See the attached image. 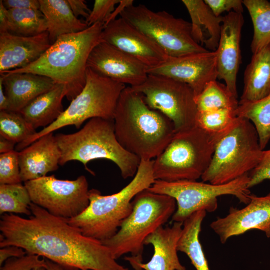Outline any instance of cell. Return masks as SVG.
<instances>
[{
    "mask_svg": "<svg viewBox=\"0 0 270 270\" xmlns=\"http://www.w3.org/2000/svg\"><path fill=\"white\" fill-rule=\"evenodd\" d=\"M134 0H120L118 6H117L114 12L112 14L106 24H104V26L108 24L111 22L117 19V16H120L122 12L127 8L134 5Z\"/></svg>",
    "mask_w": 270,
    "mask_h": 270,
    "instance_id": "cell-43",
    "label": "cell"
},
{
    "mask_svg": "<svg viewBox=\"0 0 270 270\" xmlns=\"http://www.w3.org/2000/svg\"><path fill=\"white\" fill-rule=\"evenodd\" d=\"M148 74L166 76L185 83L193 90L196 97L210 82L216 80V52L170 57L160 65L148 70Z\"/></svg>",
    "mask_w": 270,
    "mask_h": 270,
    "instance_id": "cell-15",
    "label": "cell"
},
{
    "mask_svg": "<svg viewBox=\"0 0 270 270\" xmlns=\"http://www.w3.org/2000/svg\"><path fill=\"white\" fill-rule=\"evenodd\" d=\"M225 134H212L196 126L176 132L154 160L156 180L174 182L202 178L210 166L218 142Z\"/></svg>",
    "mask_w": 270,
    "mask_h": 270,
    "instance_id": "cell-7",
    "label": "cell"
},
{
    "mask_svg": "<svg viewBox=\"0 0 270 270\" xmlns=\"http://www.w3.org/2000/svg\"><path fill=\"white\" fill-rule=\"evenodd\" d=\"M18 152L0 154V184L22 183Z\"/></svg>",
    "mask_w": 270,
    "mask_h": 270,
    "instance_id": "cell-35",
    "label": "cell"
},
{
    "mask_svg": "<svg viewBox=\"0 0 270 270\" xmlns=\"http://www.w3.org/2000/svg\"><path fill=\"white\" fill-rule=\"evenodd\" d=\"M155 182L154 160H141L136 176L123 189L109 196L102 195L96 189L90 190L88 208L76 217L66 220L86 236L100 242L108 240L132 212L135 197Z\"/></svg>",
    "mask_w": 270,
    "mask_h": 270,
    "instance_id": "cell-4",
    "label": "cell"
},
{
    "mask_svg": "<svg viewBox=\"0 0 270 270\" xmlns=\"http://www.w3.org/2000/svg\"><path fill=\"white\" fill-rule=\"evenodd\" d=\"M120 16L152 40L170 57L208 52L194 40L190 22L166 12H154L142 4L132 5Z\"/></svg>",
    "mask_w": 270,
    "mask_h": 270,
    "instance_id": "cell-11",
    "label": "cell"
},
{
    "mask_svg": "<svg viewBox=\"0 0 270 270\" xmlns=\"http://www.w3.org/2000/svg\"><path fill=\"white\" fill-rule=\"evenodd\" d=\"M126 87L88 68L85 86L67 109L52 124L17 144L16 150L20 152L41 137L68 126L80 128L84 122L94 118L114 120L118 101Z\"/></svg>",
    "mask_w": 270,
    "mask_h": 270,
    "instance_id": "cell-9",
    "label": "cell"
},
{
    "mask_svg": "<svg viewBox=\"0 0 270 270\" xmlns=\"http://www.w3.org/2000/svg\"><path fill=\"white\" fill-rule=\"evenodd\" d=\"M9 16L8 10L0 0V34L8 32Z\"/></svg>",
    "mask_w": 270,
    "mask_h": 270,
    "instance_id": "cell-44",
    "label": "cell"
},
{
    "mask_svg": "<svg viewBox=\"0 0 270 270\" xmlns=\"http://www.w3.org/2000/svg\"><path fill=\"white\" fill-rule=\"evenodd\" d=\"M61 152L53 133L46 134L18 152L22 182L46 176L58 168Z\"/></svg>",
    "mask_w": 270,
    "mask_h": 270,
    "instance_id": "cell-20",
    "label": "cell"
},
{
    "mask_svg": "<svg viewBox=\"0 0 270 270\" xmlns=\"http://www.w3.org/2000/svg\"><path fill=\"white\" fill-rule=\"evenodd\" d=\"M4 5L8 10H40L39 0H4Z\"/></svg>",
    "mask_w": 270,
    "mask_h": 270,
    "instance_id": "cell-40",
    "label": "cell"
},
{
    "mask_svg": "<svg viewBox=\"0 0 270 270\" xmlns=\"http://www.w3.org/2000/svg\"><path fill=\"white\" fill-rule=\"evenodd\" d=\"M8 111L20 112L36 98L56 84L51 78L32 73L0 74Z\"/></svg>",
    "mask_w": 270,
    "mask_h": 270,
    "instance_id": "cell-22",
    "label": "cell"
},
{
    "mask_svg": "<svg viewBox=\"0 0 270 270\" xmlns=\"http://www.w3.org/2000/svg\"><path fill=\"white\" fill-rule=\"evenodd\" d=\"M210 228L218 236L222 244L234 236L251 230L270 234V194L264 196L252 194L250 201L245 208L238 210L231 207L228 214L212 222Z\"/></svg>",
    "mask_w": 270,
    "mask_h": 270,
    "instance_id": "cell-17",
    "label": "cell"
},
{
    "mask_svg": "<svg viewBox=\"0 0 270 270\" xmlns=\"http://www.w3.org/2000/svg\"><path fill=\"white\" fill-rule=\"evenodd\" d=\"M191 18L195 42L210 52L217 50L224 16H216L202 0H182Z\"/></svg>",
    "mask_w": 270,
    "mask_h": 270,
    "instance_id": "cell-23",
    "label": "cell"
},
{
    "mask_svg": "<svg viewBox=\"0 0 270 270\" xmlns=\"http://www.w3.org/2000/svg\"><path fill=\"white\" fill-rule=\"evenodd\" d=\"M205 210L196 212L184 222L177 246L178 252L186 254L196 270H210L200 240L202 223L206 216Z\"/></svg>",
    "mask_w": 270,
    "mask_h": 270,
    "instance_id": "cell-27",
    "label": "cell"
},
{
    "mask_svg": "<svg viewBox=\"0 0 270 270\" xmlns=\"http://www.w3.org/2000/svg\"><path fill=\"white\" fill-rule=\"evenodd\" d=\"M27 254L26 252L22 248L10 246L0 248V268L6 261L12 258H20Z\"/></svg>",
    "mask_w": 270,
    "mask_h": 270,
    "instance_id": "cell-41",
    "label": "cell"
},
{
    "mask_svg": "<svg viewBox=\"0 0 270 270\" xmlns=\"http://www.w3.org/2000/svg\"><path fill=\"white\" fill-rule=\"evenodd\" d=\"M146 104L174 122L176 132L196 126L198 112L196 95L188 84L162 76L149 74L141 85L131 87Z\"/></svg>",
    "mask_w": 270,
    "mask_h": 270,
    "instance_id": "cell-12",
    "label": "cell"
},
{
    "mask_svg": "<svg viewBox=\"0 0 270 270\" xmlns=\"http://www.w3.org/2000/svg\"><path fill=\"white\" fill-rule=\"evenodd\" d=\"M55 138L61 152V166L70 161L77 160L94 174L88 168V164L92 160L106 159L114 163L122 178L127 179L136 176L141 162L118 141L114 120L92 118L78 132L68 134H58Z\"/></svg>",
    "mask_w": 270,
    "mask_h": 270,
    "instance_id": "cell-5",
    "label": "cell"
},
{
    "mask_svg": "<svg viewBox=\"0 0 270 270\" xmlns=\"http://www.w3.org/2000/svg\"><path fill=\"white\" fill-rule=\"evenodd\" d=\"M8 32L18 36H32L47 32L44 16L38 10H8Z\"/></svg>",
    "mask_w": 270,
    "mask_h": 270,
    "instance_id": "cell-30",
    "label": "cell"
},
{
    "mask_svg": "<svg viewBox=\"0 0 270 270\" xmlns=\"http://www.w3.org/2000/svg\"><path fill=\"white\" fill-rule=\"evenodd\" d=\"M254 26L251 50L255 54L270 44V2L266 0H244Z\"/></svg>",
    "mask_w": 270,
    "mask_h": 270,
    "instance_id": "cell-29",
    "label": "cell"
},
{
    "mask_svg": "<svg viewBox=\"0 0 270 270\" xmlns=\"http://www.w3.org/2000/svg\"><path fill=\"white\" fill-rule=\"evenodd\" d=\"M182 226V222H174L172 226H161L149 236L144 244L152 246L153 256L148 262L138 264L135 270H186L178 254Z\"/></svg>",
    "mask_w": 270,
    "mask_h": 270,
    "instance_id": "cell-21",
    "label": "cell"
},
{
    "mask_svg": "<svg viewBox=\"0 0 270 270\" xmlns=\"http://www.w3.org/2000/svg\"><path fill=\"white\" fill-rule=\"evenodd\" d=\"M28 218L6 214L0 220V248L14 246L65 270H129L102 242L32 203Z\"/></svg>",
    "mask_w": 270,
    "mask_h": 270,
    "instance_id": "cell-1",
    "label": "cell"
},
{
    "mask_svg": "<svg viewBox=\"0 0 270 270\" xmlns=\"http://www.w3.org/2000/svg\"><path fill=\"white\" fill-rule=\"evenodd\" d=\"M52 45L48 32L22 36L0 34V73L24 68L38 60Z\"/></svg>",
    "mask_w": 270,
    "mask_h": 270,
    "instance_id": "cell-19",
    "label": "cell"
},
{
    "mask_svg": "<svg viewBox=\"0 0 270 270\" xmlns=\"http://www.w3.org/2000/svg\"><path fill=\"white\" fill-rule=\"evenodd\" d=\"M114 121L120 144L141 160H150L158 157L176 133L172 120L150 108L142 96L130 86L121 94Z\"/></svg>",
    "mask_w": 270,
    "mask_h": 270,
    "instance_id": "cell-2",
    "label": "cell"
},
{
    "mask_svg": "<svg viewBox=\"0 0 270 270\" xmlns=\"http://www.w3.org/2000/svg\"><path fill=\"white\" fill-rule=\"evenodd\" d=\"M236 114L253 124L264 150L270 142V94L258 100L239 102Z\"/></svg>",
    "mask_w": 270,
    "mask_h": 270,
    "instance_id": "cell-28",
    "label": "cell"
},
{
    "mask_svg": "<svg viewBox=\"0 0 270 270\" xmlns=\"http://www.w3.org/2000/svg\"><path fill=\"white\" fill-rule=\"evenodd\" d=\"M104 26L98 23L83 31L62 36L32 64L2 73L27 72L48 77L64 86L66 98L72 100L85 86L88 58L102 42Z\"/></svg>",
    "mask_w": 270,
    "mask_h": 270,
    "instance_id": "cell-3",
    "label": "cell"
},
{
    "mask_svg": "<svg viewBox=\"0 0 270 270\" xmlns=\"http://www.w3.org/2000/svg\"><path fill=\"white\" fill-rule=\"evenodd\" d=\"M236 110L221 109L198 112L196 126L212 134H225L236 122L238 118Z\"/></svg>",
    "mask_w": 270,
    "mask_h": 270,
    "instance_id": "cell-34",
    "label": "cell"
},
{
    "mask_svg": "<svg viewBox=\"0 0 270 270\" xmlns=\"http://www.w3.org/2000/svg\"><path fill=\"white\" fill-rule=\"evenodd\" d=\"M47 32L52 44L62 36L83 31L88 26L74 14L67 0H39Z\"/></svg>",
    "mask_w": 270,
    "mask_h": 270,
    "instance_id": "cell-25",
    "label": "cell"
},
{
    "mask_svg": "<svg viewBox=\"0 0 270 270\" xmlns=\"http://www.w3.org/2000/svg\"><path fill=\"white\" fill-rule=\"evenodd\" d=\"M16 143L0 136V153L5 154L14 150Z\"/></svg>",
    "mask_w": 270,
    "mask_h": 270,
    "instance_id": "cell-45",
    "label": "cell"
},
{
    "mask_svg": "<svg viewBox=\"0 0 270 270\" xmlns=\"http://www.w3.org/2000/svg\"><path fill=\"white\" fill-rule=\"evenodd\" d=\"M244 78V87L239 102L258 100L270 94V44L253 54Z\"/></svg>",
    "mask_w": 270,
    "mask_h": 270,
    "instance_id": "cell-24",
    "label": "cell"
},
{
    "mask_svg": "<svg viewBox=\"0 0 270 270\" xmlns=\"http://www.w3.org/2000/svg\"><path fill=\"white\" fill-rule=\"evenodd\" d=\"M268 238H270V236H268Z\"/></svg>",
    "mask_w": 270,
    "mask_h": 270,
    "instance_id": "cell-49",
    "label": "cell"
},
{
    "mask_svg": "<svg viewBox=\"0 0 270 270\" xmlns=\"http://www.w3.org/2000/svg\"><path fill=\"white\" fill-rule=\"evenodd\" d=\"M198 112L221 109L236 110L239 104L226 84L216 80L209 83L202 92L196 97Z\"/></svg>",
    "mask_w": 270,
    "mask_h": 270,
    "instance_id": "cell-31",
    "label": "cell"
},
{
    "mask_svg": "<svg viewBox=\"0 0 270 270\" xmlns=\"http://www.w3.org/2000/svg\"><path fill=\"white\" fill-rule=\"evenodd\" d=\"M249 182V174L223 184L197 180L166 182L158 180L148 190L174 198L177 208L172 220L174 222L183 223L199 210L215 212L218 207V198L221 196H233L241 203L248 204L252 195L248 188Z\"/></svg>",
    "mask_w": 270,
    "mask_h": 270,
    "instance_id": "cell-10",
    "label": "cell"
},
{
    "mask_svg": "<svg viewBox=\"0 0 270 270\" xmlns=\"http://www.w3.org/2000/svg\"><path fill=\"white\" fill-rule=\"evenodd\" d=\"M133 204L132 212L122 222L117 232L102 242L116 260L130 254V256L124 259L135 270L143 262L145 240L172 217L177 204L173 198L151 192L148 189L135 197Z\"/></svg>",
    "mask_w": 270,
    "mask_h": 270,
    "instance_id": "cell-6",
    "label": "cell"
},
{
    "mask_svg": "<svg viewBox=\"0 0 270 270\" xmlns=\"http://www.w3.org/2000/svg\"><path fill=\"white\" fill-rule=\"evenodd\" d=\"M263 152L253 124L238 117L218 142L210 166L201 178L213 184L232 182L253 170L260 161Z\"/></svg>",
    "mask_w": 270,
    "mask_h": 270,
    "instance_id": "cell-8",
    "label": "cell"
},
{
    "mask_svg": "<svg viewBox=\"0 0 270 270\" xmlns=\"http://www.w3.org/2000/svg\"><path fill=\"white\" fill-rule=\"evenodd\" d=\"M32 203L50 214L69 220L82 214L90 204L88 184L86 177L76 180H62L54 176L26 182Z\"/></svg>",
    "mask_w": 270,
    "mask_h": 270,
    "instance_id": "cell-13",
    "label": "cell"
},
{
    "mask_svg": "<svg viewBox=\"0 0 270 270\" xmlns=\"http://www.w3.org/2000/svg\"><path fill=\"white\" fill-rule=\"evenodd\" d=\"M32 270H46V269L44 267L40 266V267L36 268Z\"/></svg>",
    "mask_w": 270,
    "mask_h": 270,
    "instance_id": "cell-48",
    "label": "cell"
},
{
    "mask_svg": "<svg viewBox=\"0 0 270 270\" xmlns=\"http://www.w3.org/2000/svg\"><path fill=\"white\" fill-rule=\"evenodd\" d=\"M88 68L130 87L139 86L148 76V68L142 62L104 42L92 50Z\"/></svg>",
    "mask_w": 270,
    "mask_h": 270,
    "instance_id": "cell-16",
    "label": "cell"
},
{
    "mask_svg": "<svg viewBox=\"0 0 270 270\" xmlns=\"http://www.w3.org/2000/svg\"><path fill=\"white\" fill-rule=\"evenodd\" d=\"M244 22L242 13L232 12L225 16L216 51L218 78L224 81L228 89L236 98L237 76L242 62L240 40Z\"/></svg>",
    "mask_w": 270,
    "mask_h": 270,
    "instance_id": "cell-18",
    "label": "cell"
},
{
    "mask_svg": "<svg viewBox=\"0 0 270 270\" xmlns=\"http://www.w3.org/2000/svg\"><path fill=\"white\" fill-rule=\"evenodd\" d=\"M8 102L6 95L2 82V78L0 77V111L8 110Z\"/></svg>",
    "mask_w": 270,
    "mask_h": 270,
    "instance_id": "cell-46",
    "label": "cell"
},
{
    "mask_svg": "<svg viewBox=\"0 0 270 270\" xmlns=\"http://www.w3.org/2000/svg\"><path fill=\"white\" fill-rule=\"evenodd\" d=\"M64 86L56 84L48 92L42 94L20 112L36 130L44 128L56 121L64 112L62 100L66 96Z\"/></svg>",
    "mask_w": 270,
    "mask_h": 270,
    "instance_id": "cell-26",
    "label": "cell"
},
{
    "mask_svg": "<svg viewBox=\"0 0 270 270\" xmlns=\"http://www.w3.org/2000/svg\"><path fill=\"white\" fill-rule=\"evenodd\" d=\"M120 0H96L86 22L88 26L100 23L104 24Z\"/></svg>",
    "mask_w": 270,
    "mask_h": 270,
    "instance_id": "cell-36",
    "label": "cell"
},
{
    "mask_svg": "<svg viewBox=\"0 0 270 270\" xmlns=\"http://www.w3.org/2000/svg\"><path fill=\"white\" fill-rule=\"evenodd\" d=\"M102 41L137 60L148 70L168 57L152 40L120 17L104 26Z\"/></svg>",
    "mask_w": 270,
    "mask_h": 270,
    "instance_id": "cell-14",
    "label": "cell"
},
{
    "mask_svg": "<svg viewBox=\"0 0 270 270\" xmlns=\"http://www.w3.org/2000/svg\"><path fill=\"white\" fill-rule=\"evenodd\" d=\"M76 17L82 16L86 20L89 17L91 10L84 0H67Z\"/></svg>",
    "mask_w": 270,
    "mask_h": 270,
    "instance_id": "cell-42",
    "label": "cell"
},
{
    "mask_svg": "<svg viewBox=\"0 0 270 270\" xmlns=\"http://www.w3.org/2000/svg\"><path fill=\"white\" fill-rule=\"evenodd\" d=\"M249 178L250 189L266 180H270V148L264 150L260 161L257 166L249 174Z\"/></svg>",
    "mask_w": 270,
    "mask_h": 270,
    "instance_id": "cell-38",
    "label": "cell"
},
{
    "mask_svg": "<svg viewBox=\"0 0 270 270\" xmlns=\"http://www.w3.org/2000/svg\"><path fill=\"white\" fill-rule=\"evenodd\" d=\"M32 204L29 192L22 183L0 184V214L32 216Z\"/></svg>",
    "mask_w": 270,
    "mask_h": 270,
    "instance_id": "cell-32",
    "label": "cell"
},
{
    "mask_svg": "<svg viewBox=\"0 0 270 270\" xmlns=\"http://www.w3.org/2000/svg\"><path fill=\"white\" fill-rule=\"evenodd\" d=\"M46 270H65L62 267L50 260L46 259Z\"/></svg>",
    "mask_w": 270,
    "mask_h": 270,
    "instance_id": "cell-47",
    "label": "cell"
},
{
    "mask_svg": "<svg viewBox=\"0 0 270 270\" xmlns=\"http://www.w3.org/2000/svg\"><path fill=\"white\" fill-rule=\"evenodd\" d=\"M34 254H27L20 258H12L5 262L0 270H32L36 268L46 267L44 258Z\"/></svg>",
    "mask_w": 270,
    "mask_h": 270,
    "instance_id": "cell-37",
    "label": "cell"
},
{
    "mask_svg": "<svg viewBox=\"0 0 270 270\" xmlns=\"http://www.w3.org/2000/svg\"><path fill=\"white\" fill-rule=\"evenodd\" d=\"M20 112L0 111V136L16 144L22 143L37 132Z\"/></svg>",
    "mask_w": 270,
    "mask_h": 270,
    "instance_id": "cell-33",
    "label": "cell"
},
{
    "mask_svg": "<svg viewBox=\"0 0 270 270\" xmlns=\"http://www.w3.org/2000/svg\"><path fill=\"white\" fill-rule=\"evenodd\" d=\"M204 2L210 8L217 16H222L225 12L228 13L234 12L243 14L244 4L242 0H204Z\"/></svg>",
    "mask_w": 270,
    "mask_h": 270,
    "instance_id": "cell-39",
    "label": "cell"
}]
</instances>
